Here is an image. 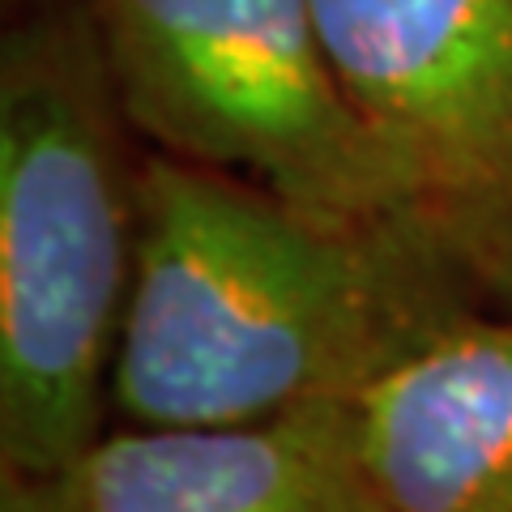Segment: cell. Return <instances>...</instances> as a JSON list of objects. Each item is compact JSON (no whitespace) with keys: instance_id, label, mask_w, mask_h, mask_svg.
Returning <instances> with one entry per match:
<instances>
[{"instance_id":"obj_7","label":"cell","mask_w":512,"mask_h":512,"mask_svg":"<svg viewBox=\"0 0 512 512\" xmlns=\"http://www.w3.org/2000/svg\"><path fill=\"white\" fill-rule=\"evenodd\" d=\"M0 512H94L73 470L0 474Z\"/></svg>"},{"instance_id":"obj_2","label":"cell","mask_w":512,"mask_h":512,"mask_svg":"<svg viewBox=\"0 0 512 512\" xmlns=\"http://www.w3.org/2000/svg\"><path fill=\"white\" fill-rule=\"evenodd\" d=\"M137 141L86 0L30 9L0 47V474L73 470L111 427Z\"/></svg>"},{"instance_id":"obj_4","label":"cell","mask_w":512,"mask_h":512,"mask_svg":"<svg viewBox=\"0 0 512 512\" xmlns=\"http://www.w3.org/2000/svg\"><path fill=\"white\" fill-rule=\"evenodd\" d=\"M414 227L512 312V0H312Z\"/></svg>"},{"instance_id":"obj_1","label":"cell","mask_w":512,"mask_h":512,"mask_svg":"<svg viewBox=\"0 0 512 512\" xmlns=\"http://www.w3.org/2000/svg\"><path fill=\"white\" fill-rule=\"evenodd\" d=\"M470 308L478 295L423 239L308 214L150 146L111 423L239 427L359 402Z\"/></svg>"},{"instance_id":"obj_5","label":"cell","mask_w":512,"mask_h":512,"mask_svg":"<svg viewBox=\"0 0 512 512\" xmlns=\"http://www.w3.org/2000/svg\"><path fill=\"white\" fill-rule=\"evenodd\" d=\"M73 474L94 512H389L355 402L239 427L111 423Z\"/></svg>"},{"instance_id":"obj_3","label":"cell","mask_w":512,"mask_h":512,"mask_svg":"<svg viewBox=\"0 0 512 512\" xmlns=\"http://www.w3.org/2000/svg\"><path fill=\"white\" fill-rule=\"evenodd\" d=\"M86 9L146 146L248 175L308 214L423 239L333 73L312 0H86Z\"/></svg>"},{"instance_id":"obj_6","label":"cell","mask_w":512,"mask_h":512,"mask_svg":"<svg viewBox=\"0 0 512 512\" xmlns=\"http://www.w3.org/2000/svg\"><path fill=\"white\" fill-rule=\"evenodd\" d=\"M355 406L389 512H512V312L444 320Z\"/></svg>"}]
</instances>
